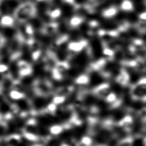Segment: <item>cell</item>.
Returning a JSON list of instances; mask_svg holds the SVG:
<instances>
[{
	"label": "cell",
	"instance_id": "1",
	"mask_svg": "<svg viewBox=\"0 0 146 146\" xmlns=\"http://www.w3.org/2000/svg\"><path fill=\"white\" fill-rule=\"evenodd\" d=\"M87 45L86 40H81L79 42H72L69 43L68 48L75 52L81 51Z\"/></svg>",
	"mask_w": 146,
	"mask_h": 146
},
{
	"label": "cell",
	"instance_id": "13",
	"mask_svg": "<svg viewBox=\"0 0 146 146\" xmlns=\"http://www.w3.org/2000/svg\"><path fill=\"white\" fill-rule=\"evenodd\" d=\"M62 130V128L59 125H55L51 128V132L54 134H58L60 133Z\"/></svg>",
	"mask_w": 146,
	"mask_h": 146
},
{
	"label": "cell",
	"instance_id": "3",
	"mask_svg": "<svg viewBox=\"0 0 146 146\" xmlns=\"http://www.w3.org/2000/svg\"><path fill=\"white\" fill-rule=\"evenodd\" d=\"M117 12V10L115 7H111L104 10L102 15L105 18H111L115 16Z\"/></svg>",
	"mask_w": 146,
	"mask_h": 146
},
{
	"label": "cell",
	"instance_id": "14",
	"mask_svg": "<svg viewBox=\"0 0 146 146\" xmlns=\"http://www.w3.org/2000/svg\"><path fill=\"white\" fill-rule=\"evenodd\" d=\"M60 13H61L60 10L59 9H55L53 11H52L51 13H50V15L52 18H58L60 16Z\"/></svg>",
	"mask_w": 146,
	"mask_h": 146
},
{
	"label": "cell",
	"instance_id": "11",
	"mask_svg": "<svg viewBox=\"0 0 146 146\" xmlns=\"http://www.w3.org/2000/svg\"><path fill=\"white\" fill-rule=\"evenodd\" d=\"M137 28L141 33H145L146 31V21H140L137 24Z\"/></svg>",
	"mask_w": 146,
	"mask_h": 146
},
{
	"label": "cell",
	"instance_id": "16",
	"mask_svg": "<svg viewBox=\"0 0 146 146\" xmlns=\"http://www.w3.org/2000/svg\"><path fill=\"white\" fill-rule=\"evenodd\" d=\"M115 98H116V96L114 94H110L107 96V100L109 102H112L115 99Z\"/></svg>",
	"mask_w": 146,
	"mask_h": 146
},
{
	"label": "cell",
	"instance_id": "8",
	"mask_svg": "<svg viewBox=\"0 0 146 146\" xmlns=\"http://www.w3.org/2000/svg\"><path fill=\"white\" fill-rule=\"evenodd\" d=\"M109 88V86L108 84H102L99 86L98 88H96V92L98 95H102L103 94L106 93Z\"/></svg>",
	"mask_w": 146,
	"mask_h": 146
},
{
	"label": "cell",
	"instance_id": "10",
	"mask_svg": "<svg viewBox=\"0 0 146 146\" xmlns=\"http://www.w3.org/2000/svg\"><path fill=\"white\" fill-rule=\"evenodd\" d=\"M76 82L78 84H86L88 82V78L87 75H80L76 79Z\"/></svg>",
	"mask_w": 146,
	"mask_h": 146
},
{
	"label": "cell",
	"instance_id": "12",
	"mask_svg": "<svg viewBox=\"0 0 146 146\" xmlns=\"http://www.w3.org/2000/svg\"><path fill=\"white\" fill-rule=\"evenodd\" d=\"M10 96L13 99H21L23 97V94H21V92L17 91H13L11 92L10 94Z\"/></svg>",
	"mask_w": 146,
	"mask_h": 146
},
{
	"label": "cell",
	"instance_id": "4",
	"mask_svg": "<svg viewBox=\"0 0 146 146\" xmlns=\"http://www.w3.org/2000/svg\"><path fill=\"white\" fill-rule=\"evenodd\" d=\"M129 79V76L125 71H121L117 78V81L121 84H126Z\"/></svg>",
	"mask_w": 146,
	"mask_h": 146
},
{
	"label": "cell",
	"instance_id": "6",
	"mask_svg": "<svg viewBox=\"0 0 146 146\" xmlns=\"http://www.w3.org/2000/svg\"><path fill=\"white\" fill-rule=\"evenodd\" d=\"M83 21V18L79 16H74L72 17L70 21V24L72 27H77L79 26Z\"/></svg>",
	"mask_w": 146,
	"mask_h": 146
},
{
	"label": "cell",
	"instance_id": "18",
	"mask_svg": "<svg viewBox=\"0 0 146 146\" xmlns=\"http://www.w3.org/2000/svg\"><path fill=\"white\" fill-rule=\"evenodd\" d=\"M139 17L140 19V20L144 21H146V11L141 13L139 15Z\"/></svg>",
	"mask_w": 146,
	"mask_h": 146
},
{
	"label": "cell",
	"instance_id": "21",
	"mask_svg": "<svg viewBox=\"0 0 146 146\" xmlns=\"http://www.w3.org/2000/svg\"><path fill=\"white\" fill-rule=\"evenodd\" d=\"M5 40L4 38L1 35H0V47L3 46V44L5 43Z\"/></svg>",
	"mask_w": 146,
	"mask_h": 146
},
{
	"label": "cell",
	"instance_id": "9",
	"mask_svg": "<svg viewBox=\"0 0 146 146\" xmlns=\"http://www.w3.org/2000/svg\"><path fill=\"white\" fill-rule=\"evenodd\" d=\"M1 24L5 26H11L13 23V19L9 16H5L1 19Z\"/></svg>",
	"mask_w": 146,
	"mask_h": 146
},
{
	"label": "cell",
	"instance_id": "17",
	"mask_svg": "<svg viewBox=\"0 0 146 146\" xmlns=\"http://www.w3.org/2000/svg\"><path fill=\"white\" fill-rule=\"evenodd\" d=\"M64 100V98L63 97H57L54 99V102L55 104H58L62 103Z\"/></svg>",
	"mask_w": 146,
	"mask_h": 146
},
{
	"label": "cell",
	"instance_id": "15",
	"mask_svg": "<svg viewBox=\"0 0 146 146\" xmlns=\"http://www.w3.org/2000/svg\"><path fill=\"white\" fill-rule=\"evenodd\" d=\"M103 53L104 55L108 56H112L113 55V51L112 50H111L110 48L105 47L103 50Z\"/></svg>",
	"mask_w": 146,
	"mask_h": 146
},
{
	"label": "cell",
	"instance_id": "5",
	"mask_svg": "<svg viewBox=\"0 0 146 146\" xmlns=\"http://www.w3.org/2000/svg\"><path fill=\"white\" fill-rule=\"evenodd\" d=\"M121 9L126 11H132L133 9V6L131 1L129 0H124L121 4Z\"/></svg>",
	"mask_w": 146,
	"mask_h": 146
},
{
	"label": "cell",
	"instance_id": "7",
	"mask_svg": "<svg viewBox=\"0 0 146 146\" xmlns=\"http://www.w3.org/2000/svg\"><path fill=\"white\" fill-rule=\"evenodd\" d=\"M56 26L54 23L46 25L44 28V32L47 34H52L56 31Z\"/></svg>",
	"mask_w": 146,
	"mask_h": 146
},
{
	"label": "cell",
	"instance_id": "2",
	"mask_svg": "<svg viewBox=\"0 0 146 146\" xmlns=\"http://www.w3.org/2000/svg\"><path fill=\"white\" fill-rule=\"evenodd\" d=\"M20 68V73L22 75H27L31 72V68L29 64L25 62H20L18 63Z\"/></svg>",
	"mask_w": 146,
	"mask_h": 146
},
{
	"label": "cell",
	"instance_id": "19",
	"mask_svg": "<svg viewBox=\"0 0 146 146\" xmlns=\"http://www.w3.org/2000/svg\"><path fill=\"white\" fill-rule=\"evenodd\" d=\"M82 142H83V144H86V145H88V144H89L90 143L91 140H90V139L88 137H84V138L83 139Z\"/></svg>",
	"mask_w": 146,
	"mask_h": 146
},
{
	"label": "cell",
	"instance_id": "22",
	"mask_svg": "<svg viewBox=\"0 0 146 146\" xmlns=\"http://www.w3.org/2000/svg\"><path fill=\"white\" fill-rule=\"evenodd\" d=\"M65 2L68 3H71L72 4L74 2V0H63Z\"/></svg>",
	"mask_w": 146,
	"mask_h": 146
},
{
	"label": "cell",
	"instance_id": "20",
	"mask_svg": "<svg viewBox=\"0 0 146 146\" xmlns=\"http://www.w3.org/2000/svg\"><path fill=\"white\" fill-rule=\"evenodd\" d=\"M7 70V67L5 64H1L0 65V72H3L6 71Z\"/></svg>",
	"mask_w": 146,
	"mask_h": 146
}]
</instances>
